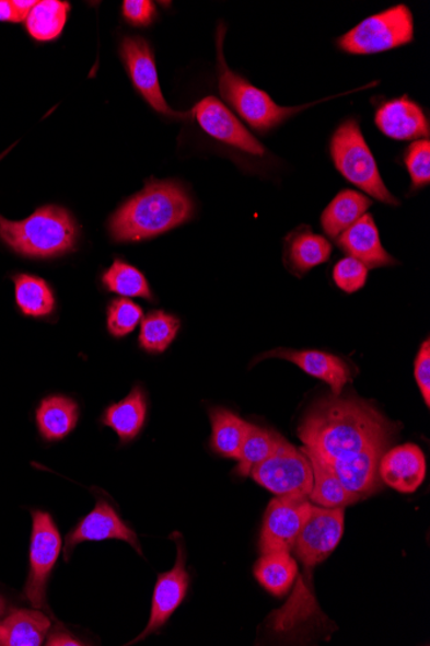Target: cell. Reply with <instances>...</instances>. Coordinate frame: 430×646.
<instances>
[{"mask_svg":"<svg viewBox=\"0 0 430 646\" xmlns=\"http://www.w3.org/2000/svg\"><path fill=\"white\" fill-rule=\"evenodd\" d=\"M345 533V508L313 505L294 544V554L305 568H313L329 557Z\"/></svg>","mask_w":430,"mask_h":646,"instance_id":"30bf717a","label":"cell"},{"mask_svg":"<svg viewBox=\"0 0 430 646\" xmlns=\"http://www.w3.org/2000/svg\"><path fill=\"white\" fill-rule=\"evenodd\" d=\"M18 308L26 316L46 318L55 310V296L45 279L19 273L12 277Z\"/></svg>","mask_w":430,"mask_h":646,"instance_id":"4316f807","label":"cell"},{"mask_svg":"<svg viewBox=\"0 0 430 646\" xmlns=\"http://www.w3.org/2000/svg\"><path fill=\"white\" fill-rule=\"evenodd\" d=\"M156 9L149 0H126L123 3V14L130 24L148 26L154 21Z\"/></svg>","mask_w":430,"mask_h":646,"instance_id":"8d00e7d4","label":"cell"},{"mask_svg":"<svg viewBox=\"0 0 430 646\" xmlns=\"http://www.w3.org/2000/svg\"><path fill=\"white\" fill-rule=\"evenodd\" d=\"M146 409L148 408H146L143 391L137 387L124 401L108 406L102 417V423L113 428L124 445V442L133 440L142 430Z\"/></svg>","mask_w":430,"mask_h":646,"instance_id":"cb8c5ba5","label":"cell"},{"mask_svg":"<svg viewBox=\"0 0 430 646\" xmlns=\"http://www.w3.org/2000/svg\"><path fill=\"white\" fill-rule=\"evenodd\" d=\"M61 549V535L53 517L48 512L33 511L31 573L25 595L32 605L42 611H48L47 584Z\"/></svg>","mask_w":430,"mask_h":646,"instance_id":"ba28073f","label":"cell"},{"mask_svg":"<svg viewBox=\"0 0 430 646\" xmlns=\"http://www.w3.org/2000/svg\"><path fill=\"white\" fill-rule=\"evenodd\" d=\"M312 507L311 500L301 496H279L271 500L259 537L260 553H291Z\"/></svg>","mask_w":430,"mask_h":646,"instance_id":"9c48e42d","label":"cell"},{"mask_svg":"<svg viewBox=\"0 0 430 646\" xmlns=\"http://www.w3.org/2000/svg\"><path fill=\"white\" fill-rule=\"evenodd\" d=\"M369 268L360 261L347 257L339 261L334 267L333 278L337 286L346 293H355L360 290L368 279Z\"/></svg>","mask_w":430,"mask_h":646,"instance_id":"e575fe53","label":"cell"},{"mask_svg":"<svg viewBox=\"0 0 430 646\" xmlns=\"http://www.w3.org/2000/svg\"><path fill=\"white\" fill-rule=\"evenodd\" d=\"M373 201L359 192L345 191L337 195L321 216V224L327 235L337 239L367 215Z\"/></svg>","mask_w":430,"mask_h":646,"instance_id":"d4e9b609","label":"cell"},{"mask_svg":"<svg viewBox=\"0 0 430 646\" xmlns=\"http://www.w3.org/2000/svg\"><path fill=\"white\" fill-rule=\"evenodd\" d=\"M414 39V19L406 5L399 4L374 14L338 41L342 50L352 55L384 53Z\"/></svg>","mask_w":430,"mask_h":646,"instance_id":"5b68a950","label":"cell"},{"mask_svg":"<svg viewBox=\"0 0 430 646\" xmlns=\"http://www.w3.org/2000/svg\"><path fill=\"white\" fill-rule=\"evenodd\" d=\"M50 620L39 611L19 609L0 621V646H39L49 633Z\"/></svg>","mask_w":430,"mask_h":646,"instance_id":"44dd1931","label":"cell"},{"mask_svg":"<svg viewBox=\"0 0 430 646\" xmlns=\"http://www.w3.org/2000/svg\"><path fill=\"white\" fill-rule=\"evenodd\" d=\"M267 358H279L294 362L305 373L329 384L334 396H340L348 382H352V372L347 362L333 354L323 351H297L288 348H276L268 353Z\"/></svg>","mask_w":430,"mask_h":646,"instance_id":"ac0fdd59","label":"cell"},{"mask_svg":"<svg viewBox=\"0 0 430 646\" xmlns=\"http://www.w3.org/2000/svg\"><path fill=\"white\" fill-rule=\"evenodd\" d=\"M47 645L49 646H80L83 645L82 642H79L78 638L71 636L69 631L62 628L61 626H57L53 630V633L49 634Z\"/></svg>","mask_w":430,"mask_h":646,"instance_id":"74e56055","label":"cell"},{"mask_svg":"<svg viewBox=\"0 0 430 646\" xmlns=\"http://www.w3.org/2000/svg\"><path fill=\"white\" fill-rule=\"evenodd\" d=\"M375 123L393 140H426L429 137V122L425 112L407 96L381 106L376 112Z\"/></svg>","mask_w":430,"mask_h":646,"instance_id":"e0dca14e","label":"cell"},{"mask_svg":"<svg viewBox=\"0 0 430 646\" xmlns=\"http://www.w3.org/2000/svg\"><path fill=\"white\" fill-rule=\"evenodd\" d=\"M302 452L309 457L313 473V486L309 499L325 508L347 507L359 503L360 497L345 488L334 471L321 457L307 447Z\"/></svg>","mask_w":430,"mask_h":646,"instance_id":"ffe728a7","label":"cell"},{"mask_svg":"<svg viewBox=\"0 0 430 646\" xmlns=\"http://www.w3.org/2000/svg\"><path fill=\"white\" fill-rule=\"evenodd\" d=\"M379 473L383 483L400 493H414L425 482L427 463L418 446L405 445L386 450Z\"/></svg>","mask_w":430,"mask_h":646,"instance_id":"2e32d148","label":"cell"},{"mask_svg":"<svg viewBox=\"0 0 430 646\" xmlns=\"http://www.w3.org/2000/svg\"><path fill=\"white\" fill-rule=\"evenodd\" d=\"M221 46L220 42V46H218L220 48V68H218L220 78H218V84H220L221 96L253 128L258 130L272 129L281 125L289 116L307 107H282L277 105L268 93L258 90L257 86L246 82L244 78L229 69L223 60Z\"/></svg>","mask_w":430,"mask_h":646,"instance_id":"8992f818","label":"cell"},{"mask_svg":"<svg viewBox=\"0 0 430 646\" xmlns=\"http://www.w3.org/2000/svg\"><path fill=\"white\" fill-rule=\"evenodd\" d=\"M119 540L130 544L142 555L141 544L133 529L124 522L114 507L105 499H98L93 510L80 520L67 535L63 546L65 561L69 562L78 544L90 541Z\"/></svg>","mask_w":430,"mask_h":646,"instance_id":"4fadbf2b","label":"cell"},{"mask_svg":"<svg viewBox=\"0 0 430 646\" xmlns=\"http://www.w3.org/2000/svg\"><path fill=\"white\" fill-rule=\"evenodd\" d=\"M330 152L335 166L349 183L385 205H398V200L383 183L375 159L361 134L359 122L349 119L342 123L333 136Z\"/></svg>","mask_w":430,"mask_h":646,"instance_id":"277c9868","label":"cell"},{"mask_svg":"<svg viewBox=\"0 0 430 646\" xmlns=\"http://www.w3.org/2000/svg\"><path fill=\"white\" fill-rule=\"evenodd\" d=\"M181 323L164 311H152L142 319L140 346L150 354H162L177 337Z\"/></svg>","mask_w":430,"mask_h":646,"instance_id":"4dcf8cb0","label":"cell"},{"mask_svg":"<svg viewBox=\"0 0 430 646\" xmlns=\"http://www.w3.org/2000/svg\"><path fill=\"white\" fill-rule=\"evenodd\" d=\"M281 439L282 437L279 434L251 425L242 450H240L236 474L242 477L251 475L253 468L267 460L275 452Z\"/></svg>","mask_w":430,"mask_h":646,"instance_id":"f546056e","label":"cell"},{"mask_svg":"<svg viewBox=\"0 0 430 646\" xmlns=\"http://www.w3.org/2000/svg\"><path fill=\"white\" fill-rule=\"evenodd\" d=\"M388 448L390 446L369 447L351 459L324 461L329 464L346 489L364 499L383 489L379 468Z\"/></svg>","mask_w":430,"mask_h":646,"instance_id":"9a60e30c","label":"cell"},{"mask_svg":"<svg viewBox=\"0 0 430 646\" xmlns=\"http://www.w3.org/2000/svg\"><path fill=\"white\" fill-rule=\"evenodd\" d=\"M398 427L357 396H326L311 406L298 437L325 461L351 459L369 447L392 446Z\"/></svg>","mask_w":430,"mask_h":646,"instance_id":"6da1fadb","label":"cell"},{"mask_svg":"<svg viewBox=\"0 0 430 646\" xmlns=\"http://www.w3.org/2000/svg\"><path fill=\"white\" fill-rule=\"evenodd\" d=\"M298 575V564L294 557L286 551L262 554L254 566V576L265 589L275 597H283L293 586Z\"/></svg>","mask_w":430,"mask_h":646,"instance_id":"484cf974","label":"cell"},{"mask_svg":"<svg viewBox=\"0 0 430 646\" xmlns=\"http://www.w3.org/2000/svg\"><path fill=\"white\" fill-rule=\"evenodd\" d=\"M173 539H176L177 544V561L172 570L159 575L154 597H152L151 614L148 627L143 633L135 638L129 644H136L143 641V638L155 634L158 630L162 628L164 624L170 621L172 614L177 611L178 607L184 602L189 577L186 569V547L184 539L179 533H174Z\"/></svg>","mask_w":430,"mask_h":646,"instance_id":"7c38bea8","label":"cell"},{"mask_svg":"<svg viewBox=\"0 0 430 646\" xmlns=\"http://www.w3.org/2000/svg\"><path fill=\"white\" fill-rule=\"evenodd\" d=\"M120 55L136 89L154 111L172 118L187 119V114L174 112L166 104L160 90L154 54L148 41L141 36H127L121 42Z\"/></svg>","mask_w":430,"mask_h":646,"instance_id":"8fae6325","label":"cell"},{"mask_svg":"<svg viewBox=\"0 0 430 646\" xmlns=\"http://www.w3.org/2000/svg\"><path fill=\"white\" fill-rule=\"evenodd\" d=\"M104 286L124 297H141V299L152 300V293L148 280L136 267L116 259L115 263L104 274Z\"/></svg>","mask_w":430,"mask_h":646,"instance_id":"1f68e13d","label":"cell"},{"mask_svg":"<svg viewBox=\"0 0 430 646\" xmlns=\"http://www.w3.org/2000/svg\"><path fill=\"white\" fill-rule=\"evenodd\" d=\"M251 476L255 483L277 496L309 498L313 486L309 457L283 438L267 460L252 469Z\"/></svg>","mask_w":430,"mask_h":646,"instance_id":"52a82bcc","label":"cell"},{"mask_svg":"<svg viewBox=\"0 0 430 646\" xmlns=\"http://www.w3.org/2000/svg\"><path fill=\"white\" fill-rule=\"evenodd\" d=\"M143 319V311L137 303L121 299L114 300L107 310V328L114 337L128 336Z\"/></svg>","mask_w":430,"mask_h":646,"instance_id":"d6a6232c","label":"cell"},{"mask_svg":"<svg viewBox=\"0 0 430 646\" xmlns=\"http://www.w3.org/2000/svg\"><path fill=\"white\" fill-rule=\"evenodd\" d=\"M211 423L210 447L224 459L239 460L251 424L235 413L216 406L209 411Z\"/></svg>","mask_w":430,"mask_h":646,"instance_id":"7402d4cb","label":"cell"},{"mask_svg":"<svg viewBox=\"0 0 430 646\" xmlns=\"http://www.w3.org/2000/svg\"><path fill=\"white\" fill-rule=\"evenodd\" d=\"M330 256L332 244L311 231L299 232L291 239L288 249L289 267L295 274H305L311 268L325 264Z\"/></svg>","mask_w":430,"mask_h":646,"instance_id":"f1b7e54d","label":"cell"},{"mask_svg":"<svg viewBox=\"0 0 430 646\" xmlns=\"http://www.w3.org/2000/svg\"><path fill=\"white\" fill-rule=\"evenodd\" d=\"M78 405L67 396H48L36 409V424L43 438L62 440L74 430L78 423Z\"/></svg>","mask_w":430,"mask_h":646,"instance_id":"603a6c76","label":"cell"},{"mask_svg":"<svg viewBox=\"0 0 430 646\" xmlns=\"http://www.w3.org/2000/svg\"><path fill=\"white\" fill-rule=\"evenodd\" d=\"M339 249L348 257L360 261L368 268L396 264L395 258L384 250L373 216L367 214L337 238Z\"/></svg>","mask_w":430,"mask_h":646,"instance_id":"d6986e66","label":"cell"},{"mask_svg":"<svg viewBox=\"0 0 430 646\" xmlns=\"http://www.w3.org/2000/svg\"><path fill=\"white\" fill-rule=\"evenodd\" d=\"M0 21L2 23L19 24L25 21L23 14L18 10V7L13 2H7V0H0Z\"/></svg>","mask_w":430,"mask_h":646,"instance_id":"f35d334b","label":"cell"},{"mask_svg":"<svg viewBox=\"0 0 430 646\" xmlns=\"http://www.w3.org/2000/svg\"><path fill=\"white\" fill-rule=\"evenodd\" d=\"M70 4L60 0L36 2L25 21L28 35L36 42L58 38L67 24Z\"/></svg>","mask_w":430,"mask_h":646,"instance_id":"83f0119b","label":"cell"},{"mask_svg":"<svg viewBox=\"0 0 430 646\" xmlns=\"http://www.w3.org/2000/svg\"><path fill=\"white\" fill-rule=\"evenodd\" d=\"M415 380L418 382V387L422 399H425L426 405L430 406V343L426 339L421 344L420 351L417 359H415Z\"/></svg>","mask_w":430,"mask_h":646,"instance_id":"d590c367","label":"cell"},{"mask_svg":"<svg viewBox=\"0 0 430 646\" xmlns=\"http://www.w3.org/2000/svg\"><path fill=\"white\" fill-rule=\"evenodd\" d=\"M196 120L208 135L230 147L249 152L253 155H264L265 148L254 139L242 123L213 96L206 97L195 106Z\"/></svg>","mask_w":430,"mask_h":646,"instance_id":"5bb4252c","label":"cell"},{"mask_svg":"<svg viewBox=\"0 0 430 646\" xmlns=\"http://www.w3.org/2000/svg\"><path fill=\"white\" fill-rule=\"evenodd\" d=\"M77 224L67 209L45 206L21 221L0 215V239L21 256L50 258L74 249Z\"/></svg>","mask_w":430,"mask_h":646,"instance_id":"3957f363","label":"cell"},{"mask_svg":"<svg viewBox=\"0 0 430 646\" xmlns=\"http://www.w3.org/2000/svg\"><path fill=\"white\" fill-rule=\"evenodd\" d=\"M405 162L411 176L414 191L430 183V142L428 139L415 141L406 152Z\"/></svg>","mask_w":430,"mask_h":646,"instance_id":"836d02e7","label":"cell"},{"mask_svg":"<svg viewBox=\"0 0 430 646\" xmlns=\"http://www.w3.org/2000/svg\"><path fill=\"white\" fill-rule=\"evenodd\" d=\"M194 203L185 187L174 181H149L111 220L116 242H141L191 219Z\"/></svg>","mask_w":430,"mask_h":646,"instance_id":"7a4b0ae2","label":"cell"},{"mask_svg":"<svg viewBox=\"0 0 430 646\" xmlns=\"http://www.w3.org/2000/svg\"><path fill=\"white\" fill-rule=\"evenodd\" d=\"M5 612V601L2 597H0V615Z\"/></svg>","mask_w":430,"mask_h":646,"instance_id":"ab89813d","label":"cell"}]
</instances>
